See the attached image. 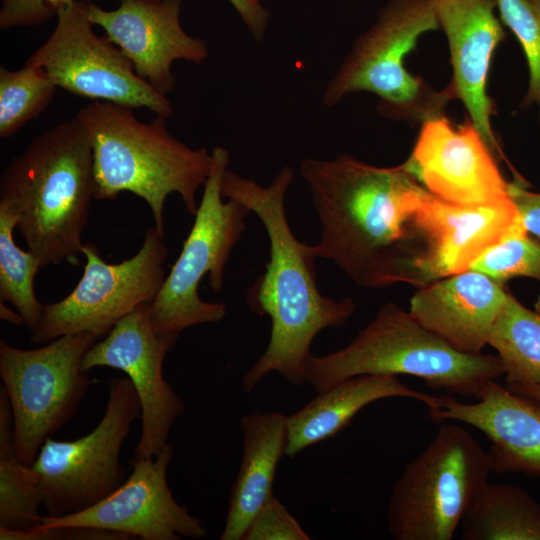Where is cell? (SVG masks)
Returning a JSON list of instances; mask_svg holds the SVG:
<instances>
[{"label":"cell","mask_w":540,"mask_h":540,"mask_svg":"<svg viewBox=\"0 0 540 540\" xmlns=\"http://www.w3.org/2000/svg\"><path fill=\"white\" fill-rule=\"evenodd\" d=\"M476 400L462 403L439 396L428 416L439 423L469 424L484 433L491 442L492 472L540 476V402L495 380L485 384Z\"/></svg>","instance_id":"ac0fdd59"},{"label":"cell","mask_w":540,"mask_h":540,"mask_svg":"<svg viewBox=\"0 0 540 540\" xmlns=\"http://www.w3.org/2000/svg\"><path fill=\"white\" fill-rule=\"evenodd\" d=\"M507 294L502 285L470 269L420 287L409 312L454 348L477 354L487 345Z\"/></svg>","instance_id":"ffe728a7"},{"label":"cell","mask_w":540,"mask_h":540,"mask_svg":"<svg viewBox=\"0 0 540 540\" xmlns=\"http://www.w3.org/2000/svg\"><path fill=\"white\" fill-rule=\"evenodd\" d=\"M57 86L40 67L0 68V137L16 134L51 103Z\"/></svg>","instance_id":"4316f807"},{"label":"cell","mask_w":540,"mask_h":540,"mask_svg":"<svg viewBox=\"0 0 540 540\" xmlns=\"http://www.w3.org/2000/svg\"><path fill=\"white\" fill-rule=\"evenodd\" d=\"M12 425L8 396L0 386V528L29 530L41 523L42 494L38 474L17 456Z\"/></svg>","instance_id":"cb8c5ba5"},{"label":"cell","mask_w":540,"mask_h":540,"mask_svg":"<svg viewBox=\"0 0 540 540\" xmlns=\"http://www.w3.org/2000/svg\"><path fill=\"white\" fill-rule=\"evenodd\" d=\"M509 390L528 396L540 402V385L538 384H522L506 386Z\"/></svg>","instance_id":"e575fe53"},{"label":"cell","mask_w":540,"mask_h":540,"mask_svg":"<svg viewBox=\"0 0 540 540\" xmlns=\"http://www.w3.org/2000/svg\"><path fill=\"white\" fill-rule=\"evenodd\" d=\"M309 535L273 495L251 520L242 540H308Z\"/></svg>","instance_id":"f546056e"},{"label":"cell","mask_w":540,"mask_h":540,"mask_svg":"<svg viewBox=\"0 0 540 540\" xmlns=\"http://www.w3.org/2000/svg\"><path fill=\"white\" fill-rule=\"evenodd\" d=\"M212 155L213 167L203 186L192 228L148 307L150 323L158 334H180L194 325L221 321L226 315L225 304L203 301L198 287L208 273L212 290L222 289L225 265L251 210L234 199L223 201L220 185L229 154L218 146Z\"/></svg>","instance_id":"ba28073f"},{"label":"cell","mask_w":540,"mask_h":540,"mask_svg":"<svg viewBox=\"0 0 540 540\" xmlns=\"http://www.w3.org/2000/svg\"><path fill=\"white\" fill-rule=\"evenodd\" d=\"M173 452V446L167 443L156 456L131 463L129 477L103 500L77 513L43 515L34 528L85 526L142 540L206 537V528L174 499L168 486L167 469Z\"/></svg>","instance_id":"5bb4252c"},{"label":"cell","mask_w":540,"mask_h":540,"mask_svg":"<svg viewBox=\"0 0 540 540\" xmlns=\"http://www.w3.org/2000/svg\"><path fill=\"white\" fill-rule=\"evenodd\" d=\"M140 417L141 405L130 379L114 377L104 415L92 431L74 440H45L31 465L39 477L45 515L59 517L85 510L126 480L120 452Z\"/></svg>","instance_id":"30bf717a"},{"label":"cell","mask_w":540,"mask_h":540,"mask_svg":"<svg viewBox=\"0 0 540 540\" xmlns=\"http://www.w3.org/2000/svg\"><path fill=\"white\" fill-rule=\"evenodd\" d=\"M1 540H128L129 535L85 526H56L44 529L9 530L0 528Z\"/></svg>","instance_id":"1f68e13d"},{"label":"cell","mask_w":540,"mask_h":540,"mask_svg":"<svg viewBox=\"0 0 540 540\" xmlns=\"http://www.w3.org/2000/svg\"><path fill=\"white\" fill-rule=\"evenodd\" d=\"M487 345L498 353L505 386L540 385V314L526 308L510 292Z\"/></svg>","instance_id":"d4e9b609"},{"label":"cell","mask_w":540,"mask_h":540,"mask_svg":"<svg viewBox=\"0 0 540 540\" xmlns=\"http://www.w3.org/2000/svg\"><path fill=\"white\" fill-rule=\"evenodd\" d=\"M389 397H408L427 408L437 397L403 384L397 376L366 374L347 378L319 392L295 413L287 416L285 456L294 457L305 448L335 436L368 404Z\"/></svg>","instance_id":"44dd1931"},{"label":"cell","mask_w":540,"mask_h":540,"mask_svg":"<svg viewBox=\"0 0 540 540\" xmlns=\"http://www.w3.org/2000/svg\"><path fill=\"white\" fill-rule=\"evenodd\" d=\"M300 174L321 224L320 240L311 245L317 258L331 260L364 288L435 281L418 221L430 192L403 164L377 167L350 155L307 158Z\"/></svg>","instance_id":"6da1fadb"},{"label":"cell","mask_w":540,"mask_h":540,"mask_svg":"<svg viewBox=\"0 0 540 540\" xmlns=\"http://www.w3.org/2000/svg\"><path fill=\"white\" fill-rule=\"evenodd\" d=\"M535 311H537L540 314V294L535 302Z\"/></svg>","instance_id":"8d00e7d4"},{"label":"cell","mask_w":540,"mask_h":540,"mask_svg":"<svg viewBox=\"0 0 540 540\" xmlns=\"http://www.w3.org/2000/svg\"><path fill=\"white\" fill-rule=\"evenodd\" d=\"M491 472L490 455L472 434L440 422L393 485L388 532L396 540H451Z\"/></svg>","instance_id":"52a82bcc"},{"label":"cell","mask_w":540,"mask_h":540,"mask_svg":"<svg viewBox=\"0 0 540 540\" xmlns=\"http://www.w3.org/2000/svg\"><path fill=\"white\" fill-rule=\"evenodd\" d=\"M83 1L90 22L103 28L136 73L163 95L175 86L174 61L202 63L208 58L206 41L181 25L183 0H118L113 10Z\"/></svg>","instance_id":"2e32d148"},{"label":"cell","mask_w":540,"mask_h":540,"mask_svg":"<svg viewBox=\"0 0 540 540\" xmlns=\"http://www.w3.org/2000/svg\"><path fill=\"white\" fill-rule=\"evenodd\" d=\"M77 0H1L0 28L34 27L57 16Z\"/></svg>","instance_id":"4dcf8cb0"},{"label":"cell","mask_w":540,"mask_h":540,"mask_svg":"<svg viewBox=\"0 0 540 540\" xmlns=\"http://www.w3.org/2000/svg\"><path fill=\"white\" fill-rule=\"evenodd\" d=\"M495 0H435V13L448 40L453 76L447 86L464 104L468 118L496 155H502L491 127L494 103L488 95L491 57L505 37Z\"/></svg>","instance_id":"e0dca14e"},{"label":"cell","mask_w":540,"mask_h":540,"mask_svg":"<svg viewBox=\"0 0 540 540\" xmlns=\"http://www.w3.org/2000/svg\"><path fill=\"white\" fill-rule=\"evenodd\" d=\"M366 374L409 375L431 388L477 399L487 382L503 375V367L498 356L454 348L409 311L388 302L346 347L312 354L305 381L319 393Z\"/></svg>","instance_id":"5b68a950"},{"label":"cell","mask_w":540,"mask_h":540,"mask_svg":"<svg viewBox=\"0 0 540 540\" xmlns=\"http://www.w3.org/2000/svg\"><path fill=\"white\" fill-rule=\"evenodd\" d=\"M94 192L92 146L76 115L34 136L0 177V207L41 269L78 263Z\"/></svg>","instance_id":"3957f363"},{"label":"cell","mask_w":540,"mask_h":540,"mask_svg":"<svg viewBox=\"0 0 540 540\" xmlns=\"http://www.w3.org/2000/svg\"><path fill=\"white\" fill-rule=\"evenodd\" d=\"M14 228L15 216L0 207V299L15 307L27 329L32 332L44 307L34 291L35 275L41 267L31 251H23L16 245Z\"/></svg>","instance_id":"484cf974"},{"label":"cell","mask_w":540,"mask_h":540,"mask_svg":"<svg viewBox=\"0 0 540 540\" xmlns=\"http://www.w3.org/2000/svg\"><path fill=\"white\" fill-rule=\"evenodd\" d=\"M501 21L516 36L529 68V88L524 103L540 110V0H495Z\"/></svg>","instance_id":"f1b7e54d"},{"label":"cell","mask_w":540,"mask_h":540,"mask_svg":"<svg viewBox=\"0 0 540 540\" xmlns=\"http://www.w3.org/2000/svg\"><path fill=\"white\" fill-rule=\"evenodd\" d=\"M435 280L470 269L488 249L527 231L513 199L487 205H459L431 193L418 212Z\"/></svg>","instance_id":"d6986e66"},{"label":"cell","mask_w":540,"mask_h":540,"mask_svg":"<svg viewBox=\"0 0 540 540\" xmlns=\"http://www.w3.org/2000/svg\"><path fill=\"white\" fill-rule=\"evenodd\" d=\"M460 528L464 540H540V505L520 487L488 482Z\"/></svg>","instance_id":"603a6c76"},{"label":"cell","mask_w":540,"mask_h":540,"mask_svg":"<svg viewBox=\"0 0 540 540\" xmlns=\"http://www.w3.org/2000/svg\"><path fill=\"white\" fill-rule=\"evenodd\" d=\"M256 41H262L270 20V12L260 0H228Z\"/></svg>","instance_id":"836d02e7"},{"label":"cell","mask_w":540,"mask_h":540,"mask_svg":"<svg viewBox=\"0 0 540 540\" xmlns=\"http://www.w3.org/2000/svg\"><path fill=\"white\" fill-rule=\"evenodd\" d=\"M49 38L27 59L42 68L65 91L131 109L147 108L169 118L173 107L135 71L130 60L107 36L97 35L84 1L63 8Z\"/></svg>","instance_id":"7c38bea8"},{"label":"cell","mask_w":540,"mask_h":540,"mask_svg":"<svg viewBox=\"0 0 540 540\" xmlns=\"http://www.w3.org/2000/svg\"><path fill=\"white\" fill-rule=\"evenodd\" d=\"M0 317L15 326L25 324L22 315L16 310L10 309L5 302H0Z\"/></svg>","instance_id":"d590c367"},{"label":"cell","mask_w":540,"mask_h":540,"mask_svg":"<svg viewBox=\"0 0 540 540\" xmlns=\"http://www.w3.org/2000/svg\"><path fill=\"white\" fill-rule=\"evenodd\" d=\"M438 28L435 0H388L328 82L324 104L331 107L349 94L369 92L379 98L378 112L391 119L423 123L445 116L453 99L448 87L436 91L404 65L419 37Z\"/></svg>","instance_id":"8992f818"},{"label":"cell","mask_w":540,"mask_h":540,"mask_svg":"<svg viewBox=\"0 0 540 540\" xmlns=\"http://www.w3.org/2000/svg\"><path fill=\"white\" fill-rule=\"evenodd\" d=\"M526 185L521 178L510 183V194L526 230L540 238V193L527 190Z\"/></svg>","instance_id":"d6a6232c"},{"label":"cell","mask_w":540,"mask_h":540,"mask_svg":"<svg viewBox=\"0 0 540 540\" xmlns=\"http://www.w3.org/2000/svg\"><path fill=\"white\" fill-rule=\"evenodd\" d=\"M243 449L240 467L228 502L221 540H242L251 520L274 495L278 463L285 455L287 416L254 412L240 421Z\"/></svg>","instance_id":"7402d4cb"},{"label":"cell","mask_w":540,"mask_h":540,"mask_svg":"<svg viewBox=\"0 0 540 540\" xmlns=\"http://www.w3.org/2000/svg\"><path fill=\"white\" fill-rule=\"evenodd\" d=\"M86 128L93 151L94 198L115 199L131 192L150 207L155 229L165 236L164 206L171 193L180 195L195 215L196 193L206 183L213 155L192 149L173 137L166 117L151 122L136 118L131 108L92 101L76 114Z\"/></svg>","instance_id":"277c9868"},{"label":"cell","mask_w":540,"mask_h":540,"mask_svg":"<svg viewBox=\"0 0 540 540\" xmlns=\"http://www.w3.org/2000/svg\"><path fill=\"white\" fill-rule=\"evenodd\" d=\"M260 1H262V0H260Z\"/></svg>","instance_id":"74e56055"},{"label":"cell","mask_w":540,"mask_h":540,"mask_svg":"<svg viewBox=\"0 0 540 540\" xmlns=\"http://www.w3.org/2000/svg\"><path fill=\"white\" fill-rule=\"evenodd\" d=\"M405 168L435 197L459 205H487L512 199L481 134L469 118L454 127L445 116L428 119Z\"/></svg>","instance_id":"9a60e30c"},{"label":"cell","mask_w":540,"mask_h":540,"mask_svg":"<svg viewBox=\"0 0 540 540\" xmlns=\"http://www.w3.org/2000/svg\"><path fill=\"white\" fill-rule=\"evenodd\" d=\"M470 269L500 285L515 277L540 281V240L528 231L514 234L484 252Z\"/></svg>","instance_id":"83f0119b"},{"label":"cell","mask_w":540,"mask_h":540,"mask_svg":"<svg viewBox=\"0 0 540 540\" xmlns=\"http://www.w3.org/2000/svg\"><path fill=\"white\" fill-rule=\"evenodd\" d=\"M163 239L155 227L147 229L137 253L116 264L105 262L94 244L85 243L81 279L65 298L44 304L30 341L46 344L63 335L83 332L99 339L139 306L151 303L166 277Z\"/></svg>","instance_id":"8fae6325"},{"label":"cell","mask_w":540,"mask_h":540,"mask_svg":"<svg viewBox=\"0 0 540 540\" xmlns=\"http://www.w3.org/2000/svg\"><path fill=\"white\" fill-rule=\"evenodd\" d=\"M143 304L122 318L100 342L87 351L82 371L96 367L121 370L131 381L141 405V433L130 462L156 456L167 444L185 405L165 380L163 363L180 334H158Z\"/></svg>","instance_id":"4fadbf2b"},{"label":"cell","mask_w":540,"mask_h":540,"mask_svg":"<svg viewBox=\"0 0 540 540\" xmlns=\"http://www.w3.org/2000/svg\"><path fill=\"white\" fill-rule=\"evenodd\" d=\"M294 172L284 166L268 186L225 170L221 194L245 204L265 227L270 244L266 270L247 292V303L258 315L271 319L267 348L243 377V389L253 390L270 372L279 373L292 385L305 381L311 343L323 329L343 325L355 303L323 296L317 285L311 248L293 234L285 211V195Z\"/></svg>","instance_id":"7a4b0ae2"},{"label":"cell","mask_w":540,"mask_h":540,"mask_svg":"<svg viewBox=\"0 0 540 540\" xmlns=\"http://www.w3.org/2000/svg\"><path fill=\"white\" fill-rule=\"evenodd\" d=\"M91 333L58 337L36 349L0 340V378L10 403L19 460L31 466L45 440L76 414L94 384L82 360L97 341Z\"/></svg>","instance_id":"9c48e42d"}]
</instances>
